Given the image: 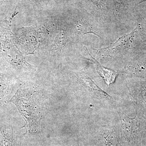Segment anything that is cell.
<instances>
[{
  "label": "cell",
  "mask_w": 146,
  "mask_h": 146,
  "mask_svg": "<svg viewBox=\"0 0 146 146\" xmlns=\"http://www.w3.org/2000/svg\"><path fill=\"white\" fill-rule=\"evenodd\" d=\"M86 51L88 55L87 59L96 64L97 72L100 76L103 78L106 84L109 85L110 84L113 83L116 79L118 73L111 69L105 68L102 66L96 60V58L92 56V55L90 53L89 50L87 49V48H86Z\"/></svg>",
  "instance_id": "obj_3"
},
{
  "label": "cell",
  "mask_w": 146,
  "mask_h": 146,
  "mask_svg": "<svg viewBox=\"0 0 146 146\" xmlns=\"http://www.w3.org/2000/svg\"><path fill=\"white\" fill-rule=\"evenodd\" d=\"M82 79L84 83L86 84L87 86L91 87L96 91H102L101 89H100L99 87L89 77L83 76H82Z\"/></svg>",
  "instance_id": "obj_4"
},
{
  "label": "cell",
  "mask_w": 146,
  "mask_h": 146,
  "mask_svg": "<svg viewBox=\"0 0 146 146\" xmlns=\"http://www.w3.org/2000/svg\"><path fill=\"white\" fill-rule=\"evenodd\" d=\"M74 31L78 36L86 34H93L100 39H104V33L101 27L97 22L87 19H80L76 22L74 27Z\"/></svg>",
  "instance_id": "obj_2"
},
{
  "label": "cell",
  "mask_w": 146,
  "mask_h": 146,
  "mask_svg": "<svg viewBox=\"0 0 146 146\" xmlns=\"http://www.w3.org/2000/svg\"><path fill=\"white\" fill-rule=\"evenodd\" d=\"M138 28H136L129 34L119 37L108 46L94 49L95 54L101 59H112L124 55L133 46Z\"/></svg>",
  "instance_id": "obj_1"
},
{
  "label": "cell",
  "mask_w": 146,
  "mask_h": 146,
  "mask_svg": "<svg viewBox=\"0 0 146 146\" xmlns=\"http://www.w3.org/2000/svg\"><path fill=\"white\" fill-rule=\"evenodd\" d=\"M146 1V0H139V2L138 3H140L144 2Z\"/></svg>",
  "instance_id": "obj_5"
}]
</instances>
